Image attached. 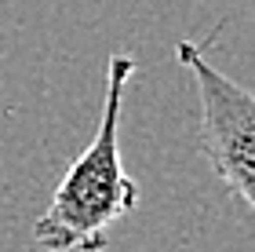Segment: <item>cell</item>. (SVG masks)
Instances as JSON below:
<instances>
[{
  "label": "cell",
  "mask_w": 255,
  "mask_h": 252,
  "mask_svg": "<svg viewBox=\"0 0 255 252\" xmlns=\"http://www.w3.org/2000/svg\"><path fill=\"white\" fill-rule=\"evenodd\" d=\"M201 99V154L245 212L255 209V95L215 70L190 40L175 44Z\"/></svg>",
  "instance_id": "7a4b0ae2"
},
{
  "label": "cell",
  "mask_w": 255,
  "mask_h": 252,
  "mask_svg": "<svg viewBox=\"0 0 255 252\" xmlns=\"http://www.w3.org/2000/svg\"><path fill=\"white\" fill-rule=\"evenodd\" d=\"M131 77L135 59L113 55L106 66L99 128L33 223V242L44 252H102L113 223H121L138 205V187L121 161V106Z\"/></svg>",
  "instance_id": "6da1fadb"
}]
</instances>
